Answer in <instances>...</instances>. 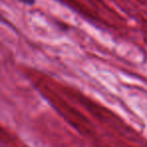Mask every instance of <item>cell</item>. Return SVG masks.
I'll use <instances>...</instances> for the list:
<instances>
[{"mask_svg":"<svg viewBox=\"0 0 147 147\" xmlns=\"http://www.w3.org/2000/svg\"><path fill=\"white\" fill-rule=\"evenodd\" d=\"M18 1L26 5H33L35 3V0H18Z\"/></svg>","mask_w":147,"mask_h":147,"instance_id":"6da1fadb","label":"cell"}]
</instances>
